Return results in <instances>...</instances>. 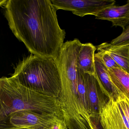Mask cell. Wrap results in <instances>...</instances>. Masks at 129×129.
<instances>
[{
  "label": "cell",
  "mask_w": 129,
  "mask_h": 129,
  "mask_svg": "<svg viewBox=\"0 0 129 129\" xmlns=\"http://www.w3.org/2000/svg\"><path fill=\"white\" fill-rule=\"evenodd\" d=\"M4 7L10 29L31 54L57 58L66 33L51 0H8Z\"/></svg>",
  "instance_id": "1"
},
{
  "label": "cell",
  "mask_w": 129,
  "mask_h": 129,
  "mask_svg": "<svg viewBox=\"0 0 129 129\" xmlns=\"http://www.w3.org/2000/svg\"><path fill=\"white\" fill-rule=\"evenodd\" d=\"M24 110L63 118L58 98L28 88L12 76L1 78L0 126L10 125L11 114Z\"/></svg>",
  "instance_id": "2"
},
{
  "label": "cell",
  "mask_w": 129,
  "mask_h": 129,
  "mask_svg": "<svg viewBox=\"0 0 129 129\" xmlns=\"http://www.w3.org/2000/svg\"><path fill=\"white\" fill-rule=\"evenodd\" d=\"M23 86L58 98L61 86L56 59L30 55L20 61L11 76Z\"/></svg>",
  "instance_id": "3"
},
{
  "label": "cell",
  "mask_w": 129,
  "mask_h": 129,
  "mask_svg": "<svg viewBox=\"0 0 129 129\" xmlns=\"http://www.w3.org/2000/svg\"><path fill=\"white\" fill-rule=\"evenodd\" d=\"M9 124L28 129H68L64 119L55 115L31 111H20L11 114Z\"/></svg>",
  "instance_id": "4"
},
{
  "label": "cell",
  "mask_w": 129,
  "mask_h": 129,
  "mask_svg": "<svg viewBox=\"0 0 129 129\" xmlns=\"http://www.w3.org/2000/svg\"><path fill=\"white\" fill-rule=\"evenodd\" d=\"M102 129H129V100L122 95L109 98L100 115Z\"/></svg>",
  "instance_id": "5"
},
{
  "label": "cell",
  "mask_w": 129,
  "mask_h": 129,
  "mask_svg": "<svg viewBox=\"0 0 129 129\" xmlns=\"http://www.w3.org/2000/svg\"><path fill=\"white\" fill-rule=\"evenodd\" d=\"M88 104V110L91 122L95 125L100 123L102 110L109 100L104 93L96 75L84 73Z\"/></svg>",
  "instance_id": "6"
},
{
  "label": "cell",
  "mask_w": 129,
  "mask_h": 129,
  "mask_svg": "<svg viewBox=\"0 0 129 129\" xmlns=\"http://www.w3.org/2000/svg\"><path fill=\"white\" fill-rule=\"evenodd\" d=\"M57 10L72 12L80 17L86 15L94 16L99 11L110 6L115 5L113 0H51Z\"/></svg>",
  "instance_id": "7"
},
{
  "label": "cell",
  "mask_w": 129,
  "mask_h": 129,
  "mask_svg": "<svg viewBox=\"0 0 129 129\" xmlns=\"http://www.w3.org/2000/svg\"><path fill=\"white\" fill-rule=\"evenodd\" d=\"M94 16L95 19L108 20L113 26L120 27L123 30L129 25V0L124 5L106 8Z\"/></svg>",
  "instance_id": "8"
},
{
  "label": "cell",
  "mask_w": 129,
  "mask_h": 129,
  "mask_svg": "<svg viewBox=\"0 0 129 129\" xmlns=\"http://www.w3.org/2000/svg\"><path fill=\"white\" fill-rule=\"evenodd\" d=\"M97 49L98 51L109 54L120 68L129 74V44L115 45L104 42L99 45Z\"/></svg>",
  "instance_id": "9"
},
{
  "label": "cell",
  "mask_w": 129,
  "mask_h": 129,
  "mask_svg": "<svg viewBox=\"0 0 129 129\" xmlns=\"http://www.w3.org/2000/svg\"><path fill=\"white\" fill-rule=\"evenodd\" d=\"M97 47L91 43L82 44L77 58V70L82 74H95V52Z\"/></svg>",
  "instance_id": "10"
},
{
  "label": "cell",
  "mask_w": 129,
  "mask_h": 129,
  "mask_svg": "<svg viewBox=\"0 0 129 129\" xmlns=\"http://www.w3.org/2000/svg\"><path fill=\"white\" fill-rule=\"evenodd\" d=\"M95 75L105 95L108 98L116 99L119 94L114 86L109 76L108 69L101 61L95 56Z\"/></svg>",
  "instance_id": "11"
},
{
  "label": "cell",
  "mask_w": 129,
  "mask_h": 129,
  "mask_svg": "<svg viewBox=\"0 0 129 129\" xmlns=\"http://www.w3.org/2000/svg\"><path fill=\"white\" fill-rule=\"evenodd\" d=\"M110 79L119 95L129 100V74L120 68L108 69Z\"/></svg>",
  "instance_id": "12"
},
{
  "label": "cell",
  "mask_w": 129,
  "mask_h": 129,
  "mask_svg": "<svg viewBox=\"0 0 129 129\" xmlns=\"http://www.w3.org/2000/svg\"><path fill=\"white\" fill-rule=\"evenodd\" d=\"M95 56L99 58L108 69L120 68L113 58L106 52L98 51V53L95 54Z\"/></svg>",
  "instance_id": "13"
},
{
  "label": "cell",
  "mask_w": 129,
  "mask_h": 129,
  "mask_svg": "<svg viewBox=\"0 0 129 129\" xmlns=\"http://www.w3.org/2000/svg\"><path fill=\"white\" fill-rule=\"evenodd\" d=\"M115 45H123L129 44V25L123 30L122 32L110 42Z\"/></svg>",
  "instance_id": "14"
},
{
  "label": "cell",
  "mask_w": 129,
  "mask_h": 129,
  "mask_svg": "<svg viewBox=\"0 0 129 129\" xmlns=\"http://www.w3.org/2000/svg\"><path fill=\"white\" fill-rule=\"evenodd\" d=\"M0 129H28L24 128H20V127H16L13 126L11 125H7L4 126H0Z\"/></svg>",
  "instance_id": "15"
},
{
  "label": "cell",
  "mask_w": 129,
  "mask_h": 129,
  "mask_svg": "<svg viewBox=\"0 0 129 129\" xmlns=\"http://www.w3.org/2000/svg\"><path fill=\"white\" fill-rule=\"evenodd\" d=\"M99 125H95L92 123L91 122H90V126L91 129H102L101 128V127L99 126Z\"/></svg>",
  "instance_id": "16"
},
{
  "label": "cell",
  "mask_w": 129,
  "mask_h": 129,
  "mask_svg": "<svg viewBox=\"0 0 129 129\" xmlns=\"http://www.w3.org/2000/svg\"><path fill=\"white\" fill-rule=\"evenodd\" d=\"M8 0H0V7L5 6Z\"/></svg>",
  "instance_id": "17"
}]
</instances>
